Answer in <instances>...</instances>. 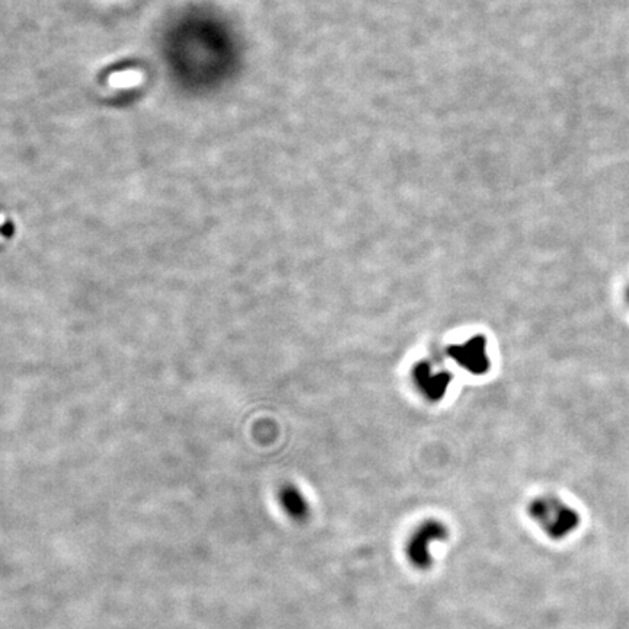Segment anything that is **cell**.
I'll list each match as a JSON object with an SVG mask.
<instances>
[{
    "mask_svg": "<svg viewBox=\"0 0 629 629\" xmlns=\"http://www.w3.org/2000/svg\"><path fill=\"white\" fill-rule=\"evenodd\" d=\"M528 516L552 541L566 539L581 523V516L573 505L554 494L533 498L528 505Z\"/></svg>",
    "mask_w": 629,
    "mask_h": 629,
    "instance_id": "6da1fadb",
    "label": "cell"
},
{
    "mask_svg": "<svg viewBox=\"0 0 629 629\" xmlns=\"http://www.w3.org/2000/svg\"><path fill=\"white\" fill-rule=\"evenodd\" d=\"M449 538V529L437 518H427L414 529L405 542V555L414 569L427 571L432 569L433 546Z\"/></svg>",
    "mask_w": 629,
    "mask_h": 629,
    "instance_id": "7a4b0ae2",
    "label": "cell"
},
{
    "mask_svg": "<svg viewBox=\"0 0 629 629\" xmlns=\"http://www.w3.org/2000/svg\"><path fill=\"white\" fill-rule=\"evenodd\" d=\"M411 377L417 392L428 402L441 401L453 382V375L448 367L433 359H424L416 363Z\"/></svg>",
    "mask_w": 629,
    "mask_h": 629,
    "instance_id": "3957f363",
    "label": "cell"
},
{
    "mask_svg": "<svg viewBox=\"0 0 629 629\" xmlns=\"http://www.w3.org/2000/svg\"><path fill=\"white\" fill-rule=\"evenodd\" d=\"M450 360L472 376H484L491 369L488 341L484 335H472L468 340L448 348Z\"/></svg>",
    "mask_w": 629,
    "mask_h": 629,
    "instance_id": "277c9868",
    "label": "cell"
}]
</instances>
